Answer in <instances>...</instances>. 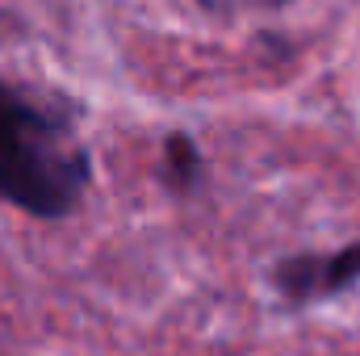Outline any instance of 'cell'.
<instances>
[{
  "label": "cell",
  "instance_id": "cell-1",
  "mask_svg": "<svg viewBox=\"0 0 360 356\" xmlns=\"http://www.w3.org/2000/svg\"><path fill=\"white\" fill-rule=\"evenodd\" d=\"M92 189V155L68 105L0 76V205L63 222Z\"/></svg>",
  "mask_w": 360,
  "mask_h": 356
},
{
  "label": "cell",
  "instance_id": "cell-2",
  "mask_svg": "<svg viewBox=\"0 0 360 356\" xmlns=\"http://www.w3.org/2000/svg\"><path fill=\"white\" fill-rule=\"evenodd\" d=\"M269 281L289 306H310V302L340 298L352 285H360V239L335 248V252H293V256H281L272 265Z\"/></svg>",
  "mask_w": 360,
  "mask_h": 356
},
{
  "label": "cell",
  "instance_id": "cell-3",
  "mask_svg": "<svg viewBox=\"0 0 360 356\" xmlns=\"http://www.w3.org/2000/svg\"><path fill=\"white\" fill-rule=\"evenodd\" d=\"M160 184L172 197H193L205 184V155L197 147V139L188 130H168L164 134V151H160Z\"/></svg>",
  "mask_w": 360,
  "mask_h": 356
},
{
  "label": "cell",
  "instance_id": "cell-4",
  "mask_svg": "<svg viewBox=\"0 0 360 356\" xmlns=\"http://www.w3.org/2000/svg\"><path fill=\"white\" fill-rule=\"evenodd\" d=\"M264 4H269V8H281V4H289V0H264Z\"/></svg>",
  "mask_w": 360,
  "mask_h": 356
}]
</instances>
